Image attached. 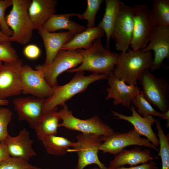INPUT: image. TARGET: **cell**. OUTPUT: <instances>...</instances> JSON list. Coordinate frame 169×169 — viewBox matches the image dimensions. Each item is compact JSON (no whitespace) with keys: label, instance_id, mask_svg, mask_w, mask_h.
I'll return each instance as SVG.
<instances>
[{"label":"cell","instance_id":"obj_28","mask_svg":"<svg viewBox=\"0 0 169 169\" xmlns=\"http://www.w3.org/2000/svg\"><path fill=\"white\" fill-rule=\"evenodd\" d=\"M155 123L160 145L159 153L155 158L160 156L162 163L161 169H169V135L165 134L160 121L158 119Z\"/></svg>","mask_w":169,"mask_h":169},{"label":"cell","instance_id":"obj_35","mask_svg":"<svg viewBox=\"0 0 169 169\" xmlns=\"http://www.w3.org/2000/svg\"><path fill=\"white\" fill-rule=\"evenodd\" d=\"M23 54L27 58L35 59L40 56L41 50L40 48L35 44H28L24 48Z\"/></svg>","mask_w":169,"mask_h":169},{"label":"cell","instance_id":"obj_3","mask_svg":"<svg viewBox=\"0 0 169 169\" xmlns=\"http://www.w3.org/2000/svg\"><path fill=\"white\" fill-rule=\"evenodd\" d=\"M108 76L104 74H92L88 76L84 71L76 72L71 79L67 83L53 88L51 95L45 99L43 107V112L53 110L58 105L63 106L65 102L74 95L87 90L92 83L102 79H107Z\"/></svg>","mask_w":169,"mask_h":169},{"label":"cell","instance_id":"obj_39","mask_svg":"<svg viewBox=\"0 0 169 169\" xmlns=\"http://www.w3.org/2000/svg\"><path fill=\"white\" fill-rule=\"evenodd\" d=\"M9 103V102L6 99H0V106H6L8 105Z\"/></svg>","mask_w":169,"mask_h":169},{"label":"cell","instance_id":"obj_37","mask_svg":"<svg viewBox=\"0 0 169 169\" xmlns=\"http://www.w3.org/2000/svg\"><path fill=\"white\" fill-rule=\"evenodd\" d=\"M7 148L3 141L0 143V164L10 157Z\"/></svg>","mask_w":169,"mask_h":169},{"label":"cell","instance_id":"obj_30","mask_svg":"<svg viewBox=\"0 0 169 169\" xmlns=\"http://www.w3.org/2000/svg\"><path fill=\"white\" fill-rule=\"evenodd\" d=\"M103 1V0H87L85 11L82 14L78 13L76 17L79 19L87 21V28L95 26V17Z\"/></svg>","mask_w":169,"mask_h":169},{"label":"cell","instance_id":"obj_12","mask_svg":"<svg viewBox=\"0 0 169 169\" xmlns=\"http://www.w3.org/2000/svg\"><path fill=\"white\" fill-rule=\"evenodd\" d=\"M132 9L122 2L111 37L116 49L121 52L130 49L133 30Z\"/></svg>","mask_w":169,"mask_h":169},{"label":"cell","instance_id":"obj_1","mask_svg":"<svg viewBox=\"0 0 169 169\" xmlns=\"http://www.w3.org/2000/svg\"><path fill=\"white\" fill-rule=\"evenodd\" d=\"M77 50L83 57V62L79 66L67 70L68 73L87 71L109 76L113 73L120 54L105 48L101 38L95 40L90 49Z\"/></svg>","mask_w":169,"mask_h":169},{"label":"cell","instance_id":"obj_26","mask_svg":"<svg viewBox=\"0 0 169 169\" xmlns=\"http://www.w3.org/2000/svg\"><path fill=\"white\" fill-rule=\"evenodd\" d=\"M48 153L56 156H62L69 152L75 144L65 137L52 135L47 136L42 141Z\"/></svg>","mask_w":169,"mask_h":169},{"label":"cell","instance_id":"obj_10","mask_svg":"<svg viewBox=\"0 0 169 169\" xmlns=\"http://www.w3.org/2000/svg\"><path fill=\"white\" fill-rule=\"evenodd\" d=\"M101 138L102 143L99 149L104 153L115 156L125 147L133 145L144 146L158 151L157 147L146 138L141 137L133 128L125 132H114L108 136H101Z\"/></svg>","mask_w":169,"mask_h":169},{"label":"cell","instance_id":"obj_33","mask_svg":"<svg viewBox=\"0 0 169 169\" xmlns=\"http://www.w3.org/2000/svg\"><path fill=\"white\" fill-rule=\"evenodd\" d=\"M12 4V0H0V28L2 32L8 37H11L13 32L7 24L5 13L7 9Z\"/></svg>","mask_w":169,"mask_h":169},{"label":"cell","instance_id":"obj_34","mask_svg":"<svg viewBox=\"0 0 169 169\" xmlns=\"http://www.w3.org/2000/svg\"><path fill=\"white\" fill-rule=\"evenodd\" d=\"M11 43L0 44V61L9 63L19 59L16 50Z\"/></svg>","mask_w":169,"mask_h":169},{"label":"cell","instance_id":"obj_19","mask_svg":"<svg viewBox=\"0 0 169 169\" xmlns=\"http://www.w3.org/2000/svg\"><path fill=\"white\" fill-rule=\"evenodd\" d=\"M43 40L46 51L44 64L48 65L53 61L62 47L71 40L75 35L69 31L50 32L41 27L38 29Z\"/></svg>","mask_w":169,"mask_h":169},{"label":"cell","instance_id":"obj_16","mask_svg":"<svg viewBox=\"0 0 169 169\" xmlns=\"http://www.w3.org/2000/svg\"><path fill=\"white\" fill-rule=\"evenodd\" d=\"M109 87L106 89V100L114 99L113 104H121L123 106L130 108L131 100L141 91V88L136 85H128L115 77L113 73L107 79Z\"/></svg>","mask_w":169,"mask_h":169},{"label":"cell","instance_id":"obj_23","mask_svg":"<svg viewBox=\"0 0 169 169\" xmlns=\"http://www.w3.org/2000/svg\"><path fill=\"white\" fill-rule=\"evenodd\" d=\"M104 34L103 29L97 26L91 28H87L84 31L75 35L71 40L62 47L61 50L89 49L95 40L101 38Z\"/></svg>","mask_w":169,"mask_h":169},{"label":"cell","instance_id":"obj_25","mask_svg":"<svg viewBox=\"0 0 169 169\" xmlns=\"http://www.w3.org/2000/svg\"><path fill=\"white\" fill-rule=\"evenodd\" d=\"M105 13L97 26L102 29L106 35V48L108 49L110 47V38L122 2L120 0H105Z\"/></svg>","mask_w":169,"mask_h":169},{"label":"cell","instance_id":"obj_11","mask_svg":"<svg viewBox=\"0 0 169 169\" xmlns=\"http://www.w3.org/2000/svg\"><path fill=\"white\" fill-rule=\"evenodd\" d=\"M23 65L19 59L3 64L0 69V99H6L22 94L21 72Z\"/></svg>","mask_w":169,"mask_h":169},{"label":"cell","instance_id":"obj_22","mask_svg":"<svg viewBox=\"0 0 169 169\" xmlns=\"http://www.w3.org/2000/svg\"><path fill=\"white\" fill-rule=\"evenodd\" d=\"M78 13L55 14L49 19L43 27L50 32H54L61 29H66L75 35L79 33L86 30L87 28L70 19V17L76 16Z\"/></svg>","mask_w":169,"mask_h":169},{"label":"cell","instance_id":"obj_36","mask_svg":"<svg viewBox=\"0 0 169 169\" xmlns=\"http://www.w3.org/2000/svg\"><path fill=\"white\" fill-rule=\"evenodd\" d=\"M114 169H158V168L156 166L155 161H150L149 163L142 164L138 166L128 167L122 166Z\"/></svg>","mask_w":169,"mask_h":169},{"label":"cell","instance_id":"obj_24","mask_svg":"<svg viewBox=\"0 0 169 169\" xmlns=\"http://www.w3.org/2000/svg\"><path fill=\"white\" fill-rule=\"evenodd\" d=\"M57 107L44 112L34 129L38 139L42 141L49 136L57 135L61 120L58 114Z\"/></svg>","mask_w":169,"mask_h":169},{"label":"cell","instance_id":"obj_27","mask_svg":"<svg viewBox=\"0 0 169 169\" xmlns=\"http://www.w3.org/2000/svg\"><path fill=\"white\" fill-rule=\"evenodd\" d=\"M155 26L169 27V0H154L151 10Z\"/></svg>","mask_w":169,"mask_h":169},{"label":"cell","instance_id":"obj_15","mask_svg":"<svg viewBox=\"0 0 169 169\" xmlns=\"http://www.w3.org/2000/svg\"><path fill=\"white\" fill-rule=\"evenodd\" d=\"M45 100L32 96L14 98L13 104L19 120L27 121L31 128L34 129L43 113Z\"/></svg>","mask_w":169,"mask_h":169},{"label":"cell","instance_id":"obj_9","mask_svg":"<svg viewBox=\"0 0 169 169\" xmlns=\"http://www.w3.org/2000/svg\"><path fill=\"white\" fill-rule=\"evenodd\" d=\"M132 16L133 30L130 46L133 50H141L148 44L154 26L151 9L147 4H136L132 7Z\"/></svg>","mask_w":169,"mask_h":169},{"label":"cell","instance_id":"obj_4","mask_svg":"<svg viewBox=\"0 0 169 169\" xmlns=\"http://www.w3.org/2000/svg\"><path fill=\"white\" fill-rule=\"evenodd\" d=\"M12 8L5 17L7 24L13 32L10 41L25 45L31 40L33 24L28 13L31 0H12Z\"/></svg>","mask_w":169,"mask_h":169},{"label":"cell","instance_id":"obj_31","mask_svg":"<svg viewBox=\"0 0 169 169\" xmlns=\"http://www.w3.org/2000/svg\"><path fill=\"white\" fill-rule=\"evenodd\" d=\"M21 158L10 156L0 164V169H38Z\"/></svg>","mask_w":169,"mask_h":169},{"label":"cell","instance_id":"obj_5","mask_svg":"<svg viewBox=\"0 0 169 169\" xmlns=\"http://www.w3.org/2000/svg\"><path fill=\"white\" fill-rule=\"evenodd\" d=\"M143 95L150 103L164 113L169 110V84L164 79L156 77L149 69L145 70L138 79Z\"/></svg>","mask_w":169,"mask_h":169},{"label":"cell","instance_id":"obj_6","mask_svg":"<svg viewBox=\"0 0 169 169\" xmlns=\"http://www.w3.org/2000/svg\"><path fill=\"white\" fill-rule=\"evenodd\" d=\"M58 114L62 120L59 126L80 131L83 134H93L100 136H106L114 132V129L103 122L97 115H94L86 120L79 119L74 116L72 111L69 110L66 104Z\"/></svg>","mask_w":169,"mask_h":169},{"label":"cell","instance_id":"obj_14","mask_svg":"<svg viewBox=\"0 0 169 169\" xmlns=\"http://www.w3.org/2000/svg\"><path fill=\"white\" fill-rule=\"evenodd\" d=\"M22 93L42 99L49 97L53 88L46 82L43 73L28 65H23L21 72Z\"/></svg>","mask_w":169,"mask_h":169},{"label":"cell","instance_id":"obj_13","mask_svg":"<svg viewBox=\"0 0 169 169\" xmlns=\"http://www.w3.org/2000/svg\"><path fill=\"white\" fill-rule=\"evenodd\" d=\"M154 51V58L151 72L159 69L164 65L163 60L169 57V27L155 26L151 32L147 46L141 50Z\"/></svg>","mask_w":169,"mask_h":169},{"label":"cell","instance_id":"obj_18","mask_svg":"<svg viewBox=\"0 0 169 169\" xmlns=\"http://www.w3.org/2000/svg\"><path fill=\"white\" fill-rule=\"evenodd\" d=\"M3 141L11 156L28 162L32 157L36 155L32 147L33 141L30 138V132L25 128L21 130L16 136L9 135Z\"/></svg>","mask_w":169,"mask_h":169},{"label":"cell","instance_id":"obj_8","mask_svg":"<svg viewBox=\"0 0 169 169\" xmlns=\"http://www.w3.org/2000/svg\"><path fill=\"white\" fill-rule=\"evenodd\" d=\"M83 58L76 50H61L50 64H38L35 69L41 71L48 84L53 88L57 85V78L65 71L75 68L80 64Z\"/></svg>","mask_w":169,"mask_h":169},{"label":"cell","instance_id":"obj_7","mask_svg":"<svg viewBox=\"0 0 169 169\" xmlns=\"http://www.w3.org/2000/svg\"><path fill=\"white\" fill-rule=\"evenodd\" d=\"M100 136L93 134H80L76 136L77 141L69 152H76L78 156L75 169H84L91 164H96L100 169H108L100 160L98 153L102 143Z\"/></svg>","mask_w":169,"mask_h":169},{"label":"cell","instance_id":"obj_20","mask_svg":"<svg viewBox=\"0 0 169 169\" xmlns=\"http://www.w3.org/2000/svg\"><path fill=\"white\" fill-rule=\"evenodd\" d=\"M154 158L149 149L141 150L137 146L129 150L124 149L110 161L108 168L114 169L125 165L136 166L152 161Z\"/></svg>","mask_w":169,"mask_h":169},{"label":"cell","instance_id":"obj_17","mask_svg":"<svg viewBox=\"0 0 169 169\" xmlns=\"http://www.w3.org/2000/svg\"><path fill=\"white\" fill-rule=\"evenodd\" d=\"M130 109L132 113L131 116L125 115L116 111H111V112L112 115L115 117V118L129 122L141 136H145L153 145L158 147L159 141L151 127L152 125L155 123L157 119H155L151 115L146 117L141 116L132 105L131 106Z\"/></svg>","mask_w":169,"mask_h":169},{"label":"cell","instance_id":"obj_2","mask_svg":"<svg viewBox=\"0 0 169 169\" xmlns=\"http://www.w3.org/2000/svg\"><path fill=\"white\" fill-rule=\"evenodd\" d=\"M153 60L151 52L134 51L130 49L120 54L113 74L128 85L137 84L143 72L150 69Z\"/></svg>","mask_w":169,"mask_h":169},{"label":"cell","instance_id":"obj_21","mask_svg":"<svg viewBox=\"0 0 169 169\" xmlns=\"http://www.w3.org/2000/svg\"><path fill=\"white\" fill-rule=\"evenodd\" d=\"M57 1L56 0H33L28 13L34 29L42 27L52 15L56 14Z\"/></svg>","mask_w":169,"mask_h":169},{"label":"cell","instance_id":"obj_38","mask_svg":"<svg viewBox=\"0 0 169 169\" xmlns=\"http://www.w3.org/2000/svg\"><path fill=\"white\" fill-rule=\"evenodd\" d=\"M11 42L10 37H8L4 35L0 30V44Z\"/></svg>","mask_w":169,"mask_h":169},{"label":"cell","instance_id":"obj_32","mask_svg":"<svg viewBox=\"0 0 169 169\" xmlns=\"http://www.w3.org/2000/svg\"><path fill=\"white\" fill-rule=\"evenodd\" d=\"M12 115V112L10 109L0 106V143L9 135L8 127Z\"/></svg>","mask_w":169,"mask_h":169},{"label":"cell","instance_id":"obj_40","mask_svg":"<svg viewBox=\"0 0 169 169\" xmlns=\"http://www.w3.org/2000/svg\"><path fill=\"white\" fill-rule=\"evenodd\" d=\"M3 65V62L1 61H0V69L2 67V66Z\"/></svg>","mask_w":169,"mask_h":169},{"label":"cell","instance_id":"obj_42","mask_svg":"<svg viewBox=\"0 0 169 169\" xmlns=\"http://www.w3.org/2000/svg\"><path fill=\"white\" fill-rule=\"evenodd\" d=\"M38 169H41V168H38Z\"/></svg>","mask_w":169,"mask_h":169},{"label":"cell","instance_id":"obj_41","mask_svg":"<svg viewBox=\"0 0 169 169\" xmlns=\"http://www.w3.org/2000/svg\"><path fill=\"white\" fill-rule=\"evenodd\" d=\"M92 169H100L98 167H95L93 168Z\"/></svg>","mask_w":169,"mask_h":169},{"label":"cell","instance_id":"obj_29","mask_svg":"<svg viewBox=\"0 0 169 169\" xmlns=\"http://www.w3.org/2000/svg\"><path fill=\"white\" fill-rule=\"evenodd\" d=\"M137 109V112L142 117L150 115L158 117L164 119V114L155 110L150 103L145 98L141 90L131 100Z\"/></svg>","mask_w":169,"mask_h":169}]
</instances>
